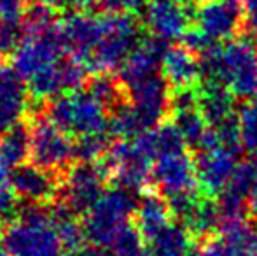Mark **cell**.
Returning a JSON list of instances; mask_svg holds the SVG:
<instances>
[{
  "mask_svg": "<svg viewBox=\"0 0 257 256\" xmlns=\"http://www.w3.org/2000/svg\"><path fill=\"white\" fill-rule=\"evenodd\" d=\"M9 183L14 193L28 204L42 205L60 193L54 172L37 167L35 163H23L14 168L9 174Z\"/></svg>",
  "mask_w": 257,
  "mask_h": 256,
  "instance_id": "cell-16",
  "label": "cell"
},
{
  "mask_svg": "<svg viewBox=\"0 0 257 256\" xmlns=\"http://www.w3.org/2000/svg\"><path fill=\"white\" fill-rule=\"evenodd\" d=\"M18 212V195L9 179L0 178V221H13Z\"/></svg>",
  "mask_w": 257,
  "mask_h": 256,
  "instance_id": "cell-37",
  "label": "cell"
},
{
  "mask_svg": "<svg viewBox=\"0 0 257 256\" xmlns=\"http://www.w3.org/2000/svg\"><path fill=\"white\" fill-rule=\"evenodd\" d=\"M39 4H46V6L53 7V9H61V7L70 6V0H35Z\"/></svg>",
  "mask_w": 257,
  "mask_h": 256,
  "instance_id": "cell-44",
  "label": "cell"
},
{
  "mask_svg": "<svg viewBox=\"0 0 257 256\" xmlns=\"http://www.w3.org/2000/svg\"><path fill=\"white\" fill-rule=\"evenodd\" d=\"M102 7L108 13L115 14H132L135 11H144L149 0H98Z\"/></svg>",
  "mask_w": 257,
  "mask_h": 256,
  "instance_id": "cell-39",
  "label": "cell"
},
{
  "mask_svg": "<svg viewBox=\"0 0 257 256\" xmlns=\"http://www.w3.org/2000/svg\"><path fill=\"white\" fill-rule=\"evenodd\" d=\"M139 32V23L130 14L108 13L102 16V35L89 60V70L100 74L119 70L140 44Z\"/></svg>",
  "mask_w": 257,
  "mask_h": 256,
  "instance_id": "cell-6",
  "label": "cell"
},
{
  "mask_svg": "<svg viewBox=\"0 0 257 256\" xmlns=\"http://www.w3.org/2000/svg\"><path fill=\"white\" fill-rule=\"evenodd\" d=\"M108 132L112 135L119 137L121 140H132L147 132L140 120L139 113L132 104H121L110 114V123H108Z\"/></svg>",
  "mask_w": 257,
  "mask_h": 256,
  "instance_id": "cell-28",
  "label": "cell"
},
{
  "mask_svg": "<svg viewBox=\"0 0 257 256\" xmlns=\"http://www.w3.org/2000/svg\"><path fill=\"white\" fill-rule=\"evenodd\" d=\"M243 7L238 0H201L194 11V20L215 42L226 41L238 34Z\"/></svg>",
  "mask_w": 257,
  "mask_h": 256,
  "instance_id": "cell-12",
  "label": "cell"
},
{
  "mask_svg": "<svg viewBox=\"0 0 257 256\" xmlns=\"http://www.w3.org/2000/svg\"><path fill=\"white\" fill-rule=\"evenodd\" d=\"M198 95V109L201 111L210 127H220L236 116L233 102L234 95L224 86H205Z\"/></svg>",
  "mask_w": 257,
  "mask_h": 256,
  "instance_id": "cell-23",
  "label": "cell"
},
{
  "mask_svg": "<svg viewBox=\"0 0 257 256\" xmlns=\"http://www.w3.org/2000/svg\"><path fill=\"white\" fill-rule=\"evenodd\" d=\"M142 239L139 228L128 225L110 240L108 246L100 249V256H144L146 249L142 246Z\"/></svg>",
  "mask_w": 257,
  "mask_h": 256,
  "instance_id": "cell-30",
  "label": "cell"
},
{
  "mask_svg": "<svg viewBox=\"0 0 257 256\" xmlns=\"http://www.w3.org/2000/svg\"><path fill=\"white\" fill-rule=\"evenodd\" d=\"M144 135H146L147 146H149L154 160H158L161 156H168V154H177L186 151L187 144L175 123L159 125V127L144 132Z\"/></svg>",
  "mask_w": 257,
  "mask_h": 256,
  "instance_id": "cell-25",
  "label": "cell"
},
{
  "mask_svg": "<svg viewBox=\"0 0 257 256\" xmlns=\"http://www.w3.org/2000/svg\"><path fill=\"white\" fill-rule=\"evenodd\" d=\"M220 232L231 256H257V228L247 218L224 223Z\"/></svg>",
  "mask_w": 257,
  "mask_h": 256,
  "instance_id": "cell-24",
  "label": "cell"
},
{
  "mask_svg": "<svg viewBox=\"0 0 257 256\" xmlns=\"http://www.w3.org/2000/svg\"><path fill=\"white\" fill-rule=\"evenodd\" d=\"M121 86H122L121 81H115V79L110 77V75L100 74L91 79L88 90L93 93V97H95L102 106H105L110 111H114L115 107L122 104V88Z\"/></svg>",
  "mask_w": 257,
  "mask_h": 256,
  "instance_id": "cell-31",
  "label": "cell"
},
{
  "mask_svg": "<svg viewBox=\"0 0 257 256\" xmlns=\"http://www.w3.org/2000/svg\"><path fill=\"white\" fill-rule=\"evenodd\" d=\"M108 132L105 133H93L84 135L75 142V158L84 163H95L100 158H105L110 149V140Z\"/></svg>",
  "mask_w": 257,
  "mask_h": 256,
  "instance_id": "cell-32",
  "label": "cell"
},
{
  "mask_svg": "<svg viewBox=\"0 0 257 256\" xmlns=\"http://www.w3.org/2000/svg\"><path fill=\"white\" fill-rule=\"evenodd\" d=\"M243 7V16L247 28L254 35H257V0H240Z\"/></svg>",
  "mask_w": 257,
  "mask_h": 256,
  "instance_id": "cell-42",
  "label": "cell"
},
{
  "mask_svg": "<svg viewBox=\"0 0 257 256\" xmlns=\"http://www.w3.org/2000/svg\"><path fill=\"white\" fill-rule=\"evenodd\" d=\"M170 49V42L151 35L140 41L135 51L128 56L121 68H119V81L124 88L149 79L153 75L161 74V63L166 51Z\"/></svg>",
  "mask_w": 257,
  "mask_h": 256,
  "instance_id": "cell-15",
  "label": "cell"
},
{
  "mask_svg": "<svg viewBox=\"0 0 257 256\" xmlns=\"http://www.w3.org/2000/svg\"><path fill=\"white\" fill-rule=\"evenodd\" d=\"M161 74L175 92L191 90L201 79V65L198 55L182 46H170L161 63Z\"/></svg>",
  "mask_w": 257,
  "mask_h": 256,
  "instance_id": "cell-19",
  "label": "cell"
},
{
  "mask_svg": "<svg viewBox=\"0 0 257 256\" xmlns=\"http://www.w3.org/2000/svg\"><path fill=\"white\" fill-rule=\"evenodd\" d=\"M58 34L67 55L88 67L100 42L102 18L93 16L86 11H72L58 21Z\"/></svg>",
  "mask_w": 257,
  "mask_h": 256,
  "instance_id": "cell-10",
  "label": "cell"
},
{
  "mask_svg": "<svg viewBox=\"0 0 257 256\" xmlns=\"http://www.w3.org/2000/svg\"><path fill=\"white\" fill-rule=\"evenodd\" d=\"M241 146L248 153H257V100L241 107L238 114Z\"/></svg>",
  "mask_w": 257,
  "mask_h": 256,
  "instance_id": "cell-35",
  "label": "cell"
},
{
  "mask_svg": "<svg viewBox=\"0 0 257 256\" xmlns=\"http://www.w3.org/2000/svg\"><path fill=\"white\" fill-rule=\"evenodd\" d=\"M201 81L205 86H224L236 99L257 95V44L240 37L215 46L200 56Z\"/></svg>",
  "mask_w": 257,
  "mask_h": 256,
  "instance_id": "cell-2",
  "label": "cell"
},
{
  "mask_svg": "<svg viewBox=\"0 0 257 256\" xmlns=\"http://www.w3.org/2000/svg\"><path fill=\"white\" fill-rule=\"evenodd\" d=\"M95 2H98V0H70V6L75 7V9H79V11H82V9L91 7Z\"/></svg>",
  "mask_w": 257,
  "mask_h": 256,
  "instance_id": "cell-45",
  "label": "cell"
},
{
  "mask_svg": "<svg viewBox=\"0 0 257 256\" xmlns=\"http://www.w3.org/2000/svg\"><path fill=\"white\" fill-rule=\"evenodd\" d=\"M153 183L158 186L159 195L166 198L198 192L196 161L186 151L158 158L153 168Z\"/></svg>",
  "mask_w": 257,
  "mask_h": 256,
  "instance_id": "cell-11",
  "label": "cell"
},
{
  "mask_svg": "<svg viewBox=\"0 0 257 256\" xmlns=\"http://www.w3.org/2000/svg\"><path fill=\"white\" fill-rule=\"evenodd\" d=\"M182 41H184V46L198 56L205 55V53H208L210 49L217 46V42L213 41L212 37H208L200 28H193V30L189 28V30L186 32V35L182 37Z\"/></svg>",
  "mask_w": 257,
  "mask_h": 256,
  "instance_id": "cell-38",
  "label": "cell"
},
{
  "mask_svg": "<svg viewBox=\"0 0 257 256\" xmlns=\"http://www.w3.org/2000/svg\"><path fill=\"white\" fill-rule=\"evenodd\" d=\"M227 188L243 195V197H247L250 200L252 192L257 188V156L238 163L236 172H234Z\"/></svg>",
  "mask_w": 257,
  "mask_h": 256,
  "instance_id": "cell-34",
  "label": "cell"
},
{
  "mask_svg": "<svg viewBox=\"0 0 257 256\" xmlns=\"http://www.w3.org/2000/svg\"><path fill=\"white\" fill-rule=\"evenodd\" d=\"M170 205L163 195L146 193L139 200L135 212L137 228L142 233L144 239H153L163 228L170 225Z\"/></svg>",
  "mask_w": 257,
  "mask_h": 256,
  "instance_id": "cell-20",
  "label": "cell"
},
{
  "mask_svg": "<svg viewBox=\"0 0 257 256\" xmlns=\"http://www.w3.org/2000/svg\"><path fill=\"white\" fill-rule=\"evenodd\" d=\"M107 178L108 174L103 165L79 161L68 170L63 186L60 188L61 204L77 216L88 214L105 193Z\"/></svg>",
  "mask_w": 257,
  "mask_h": 256,
  "instance_id": "cell-9",
  "label": "cell"
},
{
  "mask_svg": "<svg viewBox=\"0 0 257 256\" xmlns=\"http://www.w3.org/2000/svg\"><path fill=\"white\" fill-rule=\"evenodd\" d=\"M137 205L139 200L133 192L119 186L115 190H107L86 214L82 223L86 240L98 249L108 246L110 240L130 225V219L137 212Z\"/></svg>",
  "mask_w": 257,
  "mask_h": 256,
  "instance_id": "cell-5",
  "label": "cell"
},
{
  "mask_svg": "<svg viewBox=\"0 0 257 256\" xmlns=\"http://www.w3.org/2000/svg\"><path fill=\"white\" fill-rule=\"evenodd\" d=\"M173 123L180 130L187 146L194 147V149L200 147L205 133L210 128V125L206 123V120L198 107H194V109L173 111Z\"/></svg>",
  "mask_w": 257,
  "mask_h": 256,
  "instance_id": "cell-29",
  "label": "cell"
},
{
  "mask_svg": "<svg viewBox=\"0 0 257 256\" xmlns=\"http://www.w3.org/2000/svg\"><path fill=\"white\" fill-rule=\"evenodd\" d=\"M250 209L257 214V188H255L254 192H252V195H250Z\"/></svg>",
  "mask_w": 257,
  "mask_h": 256,
  "instance_id": "cell-46",
  "label": "cell"
},
{
  "mask_svg": "<svg viewBox=\"0 0 257 256\" xmlns=\"http://www.w3.org/2000/svg\"><path fill=\"white\" fill-rule=\"evenodd\" d=\"M48 118L70 137H84L108 132V109L93 97L89 90L72 92L53 99Z\"/></svg>",
  "mask_w": 257,
  "mask_h": 256,
  "instance_id": "cell-4",
  "label": "cell"
},
{
  "mask_svg": "<svg viewBox=\"0 0 257 256\" xmlns=\"http://www.w3.org/2000/svg\"><path fill=\"white\" fill-rule=\"evenodd\" d=\"M126 93L130 97V104L139 113L144 127L147 130L159 127L172 104V99L168 97V82L163 74L128 86Z\"/></svg>",
  "mask_w": 257,
  "mask_h": 256,
  "instance_id": "cell-13",
  "label": "cell"
},
{
  "mask_svg": "<svg viewBox=\"0 0 257 256\" xmlns=\"http://www.w3.org/2000/svg\"><path fill=\"white\" fill-rule=\"evenodd\" d=\"M142 18L151 35L168 42L182 39L189 30V13L180 0H149Z\"/></svg>",
  "mask_w": 257,
  "mask_h": 256,
  "instance_id": "cell-14",
  "label": "cell"
},
{
  "mask_svg": "<svg viewBox=\"0 0 257 256\" xmlns=\"http://www.w3.org/2000/svg\"><path fill=\"white\" fill-rule=\"evenodd\" d=\"M53 219L54 226H56L58 237H60L61 244L67 251H77L82 247L86 240L84 225L77 221V214L65 207L63 204L56 205L53 209Z\"/></svg>",
  "mask_w": 257,
  "mask_h": 256,
  "instance_id": "cell-26",
  "label": "cell"
},
{
  "mask_svg": "<svg viewBox=\"0 0 257 256\" xmlns=\"http://www.w3.org/2000/svg\"><path fill=\"white\" fill-rule=\"evenodd\" d=\"M147 242L144 256H191L193 233L182 223H170Z\"/></svg>",
  "mask_w": 257,
  "mask_h": 256,
  "instance_id": "cell-21",
  "label": "cell"
},
{
  "mask_svg": "<svg viewBox=\"0 0 257 256\" xmlns=\"http://www.w3.org/2000/svg\"><path fill=\"white\" fill-rule=\"evenodd\" d=\"M30 158V130L21 125L0 135V178L9 174Z\"/></svg>",
  "mask_w": 257,
  "mask_h": 256,
  "instance_id": "cell-22",
  "label": "cell"
},
{
  "mask_svg": "<svg viewBox=\"0 0 257 256\" xmlns=\"http://www.w3.org/2000/svg\"><path fill=\"white\" fill-rule=\"evenodd\" d=\"M65 256H100V249L95 247V249H88V247H81L77 251H68Z\"/></svg>",
  "mask_w": 257,
  "mask_h": 256,
  "instance_id": "cell-43",
  "label": "cell"
},
{
  "mask_svg": "<svg viewBox=\"0 0 257 256\" xmlns=\"http://www.w3.org/2000/svg\"><path fill=\"white\" fill-rule=\"evenodd\" d=\"M11 256H65L53 211L28 204L7 225L2 237Z\"/></svg>",
  "mask_w": 257,
  "mask_h": 256,
  "instance_id": "cell-3",
  "label": "cell"
},
{
  "mask_svg": "<svg viewBox=\"0 0 257 256\" xmlns=\"http://www.w3.org/2000/svg\"><path fill=\"white\" fill-rule=\"evenodd\" d=\"M25 0H0V25L23 20Z\"/></svg>",
  "mask_w": 257,
  "mask_h": 256,
  "instance_id": "cell-40",
  "label": "cell"
},
{
  "mask_svg": "<svg viewBox=\"0 0 257 256\" xmlns=\"http://www.w3.org/2000/svg\"><path fill=\"white\" fill-rule=\"evenodd\" d=\"M58 21L54 20V9L46 4H35L23 14V32L25 34H42L56 27Z\"/></svg>",
  "mask_w": 257,
  "mask_h": 256,
  "instance_id": "cell-33",
  "label": "cell"
},
{
  "mask_svg": "<svg viewBox=\"0 0 257 256\" xmlns=\"http://www.w3.org/2000/svg\"><path fill=\"white\" fill-rule=\"evenodd\" d=\"M191 256H231L222 239H208L200 246L196 253Z\"/></svg>",
  "mask_w": 257,
  "mask_h": 256,
  "instance_id": "cell-41",
  "label": "cell"
},
{
  "mask_svg": "<svg viewBox=\"0 0 257 256\" xmlns=\"http://www.w3.org/2000/svg\"><path fill=\"white\" fill-rule=\"evenodd\" d=\"M25 37L21 21L0 25V55H13Z\"/></svg>",
  "mask_w": 257,
  "mask_h": 256,
  "instance_id": "cell-36",
  "label": "cell"
},
{
  "mask_svg": "<svg viewBox=\"0 0 257 256\" xmlns=\"http://www.w3.org/2000/svg\"><path fill=\"white\" fill-rule=\"evenodd\" d=\"M238 154L226 147L203 151L196 160L198 185L210 195H220L227 188L236 172Z\"/></svg>",
  "mask_w": 257,
  "mask_h": 256,
  "instance_id": "cell-17",
  "label": "cell"
},
{
  "mask_svg": "<svg viewBox=\"0 0 257 256\" xmlns=\"http://www.w3.org/2000/svg\"><path fill=\"white\" fill-rule=\"evenodd\" d=\"M0 256H11L6 247V244H4V240H0Z\"/></svg>",
  "mask_w": 257,
  "mask_h": 256,
  "instance_id": "cell-47",
  "label": "cell"
},
{
  "mask_svg": "<svg viewBox=\"0 0 257 256\" xmlns=\"http://www.w3.org/2000/svg\"><path fill=\"white\" fill-rule=\"evenodd\" d=\"M75 158L72 137L54 125L49 118H41L30 128V160L49 172L65 170Z\"/></svg>",
  "mask_w": 257,
  "mask_h": 256,
  "instance_id": "cell-8",
  "label": "cell"
},
{
  "mask_svg": "<svg viewBox=\"0 0 257 256\" xmlns=\"http://www.w3.org/2000/svg\"><path fill=\"white\" fill-rule=\"evenodd\" d=\"M13 68L25 81L28 92L39 100L56 99L79 90L84 82L88 67L67 58L65 46L56 27L42 34H25L13 53Z\"/></svg>",
  "mask_w": 257,
  "mask_h": 256,
  "instance_id": "cell-1",
  "label": "cell"
},
{
  "mask_svg": "<svg viewBox=\"0 0 257 256\" xmlns=\"http://www.w3.org/2000/svg\"><path fill=\"white\" fill-rule=\"evenodd\" d=\"M255 100H257V95H255Z\"/></svg>",
  "mask_w": 257,
  "mask_h": 256,
  "instance_id": "cell-48",
  "label": "cell"
},
{
  "mask_svg": "<svg viewBox=\"0 0 257 256\" xmlns=\"http://www.w3.org/2000/svg\"><path fill=\"white\" fill-rule=\"evenodd\" d=\"M27 84L13 67L0 63V135L20 125L28 107Z\"/></svg>",
  "mask_w": 257,
  "mask_h": 256,
  "instance_id": "cell-18",
  "label": "cell"
},
{
  "mask_svg": "<svg viewBox=\"0 0 257 256\" xmlns=\"http://www.w3.org/2000/svg\"><path fill=\"white\" fill-rule=\"evenodd\" d=\"M153 161L140 144L132 139L112 144L102 165L119 188L137 193L153 181Z\"/></svg>",
  "mask_w": 257,
  "mask_h": 256,
  "instance_id": "cell-7",
  "label": "cell"
},
{
  "mask_svg": "<svg viewBox=\"0 0 257 256\" xmlns=\"http://www.w3.org/2000/svg\"><path fill=\"white\" fill-rule=\"evenodd\" d=\"M184 225L191 230V233L200 237H206L215 230H219L220 225H222V218H220L217 202L198 200L191 214L184 219Z\"/></svg>",
  "mask_w": 257,
  "mask_h": 256,
  "instance_id": "cell-27",
  "label": "cell"
}]
</instances>
